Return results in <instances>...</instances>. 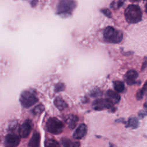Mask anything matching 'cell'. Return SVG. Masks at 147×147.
Listing matches in <instances>:
<instances>
[{
	"label": "cell",
	"mask_w": 147,
	"mask_h": 147,
	"mask_svg": "<svg viewBox=\"0 0 147 147\" xmlns=\"http://www.w3.org/2000/svg\"><path fill=\"white\" fill-rule=\"evenodd\" d=\"M146 115H147V98L146 101L144 102L143 109L141 110H140V111L138 113V116L140 118H143Z\"/></svg>",
	"instance_id": "21"
},
{
	"label": "cell",
	"mask_w": 147,
	"mask_h": 147,
	"mask_svg": "<svg viewBox=\"0 0 147 147\" xmlns=\"http://www.w3.org/2000/svg\"><path fill=\"white\" fill-rule=\"evenodd\" d=\"M138 77V73L136 71L131 69L128 71L125 75V80L127 84L132 85L135 83Z\"/></svg>",
	"instance_id": "10"
},
{
	"label": "cell",
	"mask_w": 147,
	"mask_h": 147,
	"mask_svg": "<svg viewBox=\"0 0 147 147\" xmlns=\"http://www.w3.org/2000/svg\"><path fill=\"white\" fill-rule=\"evenodd\" d=\"M61 143L63 147H80V146L79 142H72L71 140L67 138H63L61 140Z\"/></svg>",
	"instance_id": "14"
},
{
	"label": "cell",
	"mask_w": 147,
	"mask_h": 147,
	"mask_svg": "<svg viewBox=\"0 0 147 147\" xmlns=\"http://www.w3.org/2000/svg\"><path fill=\"white\" fill-rule=\"evenodd\" d=\"M87 127L84 123H82L78 126L73 133V137L76 140L83 138L87 134Z\"/></svg>",
	"instance_id": "9"
},
{
	"label": "cell",
	"mask_w": 147,
	"mask_h": 147,
	"mask_svg": "<svg viewBox=\"0 0 147 147\" xmlns=\"http://www.w3.org/2000/svg\"><path fill=\"white\" fill-rule=\"evenodd\" d=\"M113 86L114 88L117 92H121L124 90L125 86L122 82L116 80L113 82Z\"/></svg>",
	"instance_id": "17"
},
{
	"label": "cell",
	"mask_w": 147,
	"mask_h": 147,
	"mask_svg": "<svg viewBox=\"0 0 147 147\" xmlns=\"http://www.w3.org/2000/svg\"><path fill=\"white\" fill-rule=\"evenodd\" d=\"M78 120V117L76 115L72 114L68 115L65 118V122L71 129H74L76 126Z\"/></svg>",
	"instance_id": "12"
},
{
	"label": "cell",
	"mask_w": 147,
	"mask_h": 147,
	"mask_svg": "<svg viewBox=\"0 0 147 147\" xmlns=\"http://www.w3.org/2000/svg\"><path fill=\"white\" fill-rule=\"evenodd\" d=\"M45 147H60V145L56 140L49 139L45 141Z\"/></svg>",
	"instance_id": "19"
},
{
	"label": "cell",
	"mask_w": 147,
	"mask_h": 147,
	"mask_svg": "<svg viewBox=\"0 0 147 147\" xmlns=\"http://www.w3.org/2000/svg\"><path fill=\"white\" fill-rule=\"evenodd\" d=\"M44 107L42 105H38L33 109L32 112L34 115H38L41 114L44 111Z\"/></svg>",
	"instance_id": "22"
},
{
	"label": "cell",
	"mask_w": 147,
	"mask_h": 147,
	"mask_svg": "<svg viewBox=\"0 0 147 147\" xmlns=\"http://www.w3.org/2000/svg\"><path fill=\"white\" fill-rule=\"evenodd\" d=\"M20 101L24 107L29 108L35 104L38 101V99L32 92L29 91H24L21 94Z\"/></svg>",
	"instance_id": "5"
},
{
	"label": "cell",
	"mask_w": 147,
	"mask_h": 147,
	"mask_svg": "<svg viewBox=\"0 0 147 147\" xmlns=\"http://www.w3.org/2000/svg\"><path fill=\"white\" fill-rule=\"evenodd\" d=\"M106 96H107V98L111 100L114 103H118L120 99L121 96L116 91H114L111 90H109L106 92Z\"/></svg>",
	"instance_id": "13"
},
{
	"label": "cell",
	"mask_w": 147,
	"mask_h": 147,
	"mask_svg": "<svg viewBox=\"0 0 147 147\" xmlns=\"http://www.w3.org/2000/svg\"><path fill=\"white\" fill-rule=\"evenodd\" d=\"M64 125L59 119L52 117L48 119L46 123V128L48 132L53 134H59L63 131Z\"/></svg>",
	"instance_id": "4"
},
{
	"label": "cell",
	"mask_w": 147,
	"mask_h": 147,
	"mask_svg": "<svg viewBox=\"0 0 147 147\" xmlns=\"http://www.w3.org/2000/svg\"><path fill=\"white\" fill-rule=\"evenodd\" d=\"M145 11H146V13H147V1H146V3H145Z\"/></svg>",
	"instance_id": "27"
},
{
	"label": "cell",
	"mask_w": 147,
	"mask_h": 147,
	"mask_svg": "<svg viewBox=\"0 0 147 147\" xmlns=\"http://www.w3.org/2000/svg\"><path fill=\"white\" fill-rule=\"evenodd\" d=\"M20 138L14 134H9L5 138V146L6 147H17L20 144Z\"/></svg>",
	"instance_id": "7"
},
{
	"label": "cell",
	"mask_w": 147,
	"mask_h": 147,
	"mask_svg": "<svg viewBox=\"0 0 147 147\" xmlns=\"http://www.w3.org/2000/svg\"><path fill=\"white\" fill-rule=\"evenodd\" d=\"M125 2V0H115L110 5V7L113 9H118L122 6Z\"/></svg>",
	"instance_id": "20"
},
{
	"label": "cell",
	"mask_w": 147,
	"mask_h": 147,
	"mask_svg": "<svg viewBox=\"0 0 147 147\" xmlns=\"http://www.w3.org/2000/svg\"><path fill=\"white\" fill-rule=\"evenodd\" d=\"M76 6V2L74 0H60L57 6L56 13L63 17L71 15Z\"/></svg>",
	"instance_id": "2"
},
{
	"label": "cell",
	"mask_w": 147,
	"mask_h": 147,
	"mask_svg": "<svg viewBox=\"0 0 147 147\" xmlns=\"http://www.w3.org/2000/svg\"><path fill=\"white\" fill-rule=\"evenodd\" d=\"M105 40L109 43L118 44L122 41L123 38L122 32L112 26L106 27L103 31Z\"/></svg>",
	"instance_id": "3"
},
{
	"label": "cell",
	"mask_w": 147,
	"mask_h": 147,
	"mask_svg": "<svg viewBox=\"0 0 147 147\" xmlns=\"http://www.w3.org/2000/svg\"><path fill=\"white\" fill-rule=\"evenodd\" d=\"M40 135L39 133L35 132L33 133L32 137L30 139L28 146L29 147H40Z\"/></svg>",
	"instance_id": "11"
},
{
	"label": "cell",
	"mask_w": 147,
	"mask_h": 147,
	"mask_svg": "<svg viewBox=\"0 0 147 147\" xmlns=\"http://www.w3.org/2000/svg\"><path fill=\"white\" fill-rule=\"evenodd\" d=\"M54 104L59 110H64L68 107V105L67 104V103L61 97L59 96L55 98V99L54 100Z\"/></svg>",
	"instance_id": "15"
},
{
	"label": "cell",
	"mask_w": 147,
	"mask_h": 147,
	"mask_svg": "<svg viewBox=\"0 0 147 147\" xmlns=\"http://www.w3.org/2000/svg\"><path fill=\"white\" fill-rule=\"evenodd\" d=\"M100 91L98 89H94L92 90L91 91V93H90V95L91 96H93V97H95V96H97L98 95H100Z\"/></svg>",
	"instance_id": "25"
},
{
	"label": "cell",
	"mask_w": 147,
	"mask_h": 147,
	"mask_svg": "<svg viewBox=\"0 0 147 147\" xmlns=\"http://www.w3.org/2000/svg\"><path fill=\"white\" fill-rule=\"evenodd\" d=\"M138 126H139L138 119L135 117H131L129 119L126 127H129L132 129H136L138 127Z\"/></svg>",
	"instance_id": "16"
},
{
	"label": "cell",
	"mask_w": 147,
	"mask_h": 147,
	"mask_svg": "<svg viewBox=\"0 0 147 147\" xmlns=\"http://www.w3.org/2000/svg\"><path fill=\"white\" fill-rule=\"evenodd\" d=\"M101 11L103 14H105L107 17H111V13L109 9H102L101 10Z\"/></svg>",
	"instance_id": "24"
},
{
	"label": "cell",
	"mask_w": 147,
	"mask_h": 147,
	"mask_svg": "<svg viewBox=\"0 0 147 147\" xmlns=\"http://www.w3.org/2000/svg\"><path fill=\"white\" fill-rule=\"evenodd\" d=\"M147 91V80L145 82V83L144 84V85L143 86V87L140 89V90H138L136 94V98L138 100L141 99L142 98V97L144 96V94Z\"/></svg>",
	"instance_id": "18"
},
{
	"label": "cell",
	"mask_w": 147,
	"mask_h": 147,
	"mask_svg": "<svg viewBox=\"0 0 147 147\" xmlns=\"http://www.w3.org/2000/svg\"><path fill=\"white\" fill-rule=\"evenodd\" d=\"M32 130V123L30 121H26L19 128V134L22 138H26Z\"/></svg>",
	"instance_id": "8"
},
{
	"label": "cell",
	"mask_w": 147,
	"mask_h": 147,
	"mask_svg": "<svg viewBox=\"0 0 147 147\" xmlns=\"http://www.w3.org/2000/svg\"><path fill=\"white\" fill-rule=\"evenodd\" d=\"M130 1H131V2H137V1H138L139 0H129Z\"/></svg>",
	"instance_id": "28"
},
{
	"label": "cell",
	"mask_w": 147,
	"mask_h": 147,
	"mask_svg": "<svg viewBox=\"0 0 147 147\" xmlns=\"http://www.w3.org/2000/svg\"><path fill=\"white\" fill-rule=\"evenodd\" d=\"M114 104V103L109 98L97 99L92 102V107L95 110L101 111L112 108Z\"/></svg>",
	"instance_id": "6"
},
{
	"label": "cell",
	"mask_w": 147,
	"mask_h": 147,
	"mask_svg": "<svg viewBox=\"0 0 147 147\" xmlns=\"http://www.w3.org/2000/svg\"><path fill=\"white\" fill-rule=\"evenodd\" d=\"M142 11L137 5H129L125 11V17L126 21L129 24H136L142 19Z\"/></svg>",
	"instance_id": "1"
},
{
	"label": "cell",
	"mask_w": 147,
	"mask_h": 147,
	"mask_svg": "<svg viewBox=\"0 0 147 147\" xmlns=\"http://www.w3.org/2000/svg\"><path fill=\"white\" fill-rule=\"evenodd\" d=\"M147 67V57H145L144 60L143 61L142 65V68H141V70L143 71L144 69L146 68V67Z\"/></svg>",
	"instance_id": "26"
},
{
	"label": "cell",
	"mask_w": 147,
	"mask_h": 147,
	"mask_svg": "<svg viewBox=\"0 0 147 147\" xmlns=\"http://www.w3.org/2000/svg\"><path fill=\"white\" fill-rule=\"evenodd\" d=\"M64 89H65L64 84L60 83H58L56 85L55 90L56 92H60V91H62L64 90Z\"/></svg>",
	"instance_id": "23"
}]
</instances>
